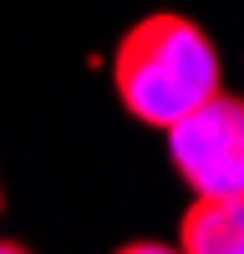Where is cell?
Here are the masks:
<instances>
[{
    "mask_svg": "<svg viewBox=\"0 0 244 254\" xmlns=\"http://www.w3.org/2000/svg\"><path fill=\"white\" fill-rule=\"evenodd\" d=\"M178 254H244V198H193L178 224Z\"/></svg>",
    "mask_w": 244,
    "mask_h": 254,
    "instance_id": "obj_3",
    "label": "cell"
},
{
    "mask_svg": "<svg viewBox=\"0 0 244 254\" xmlns=\"http://www.w3.org/2000/svg\"><path fill=\"white\" fill-rule=\"evenodd\" d=\"M168 163L193 198H244V97L219 92L168 132Z\"/></svg>",
    "mask_w": 244,
    "mask_h": 254,
    "instance_id": "obj_2",
    "label": "cell"
},
{
    "mask_svg": "<svg viewBox=\"0 0 244 254\" xmlns=\"http://www.w3.org/2000/svg\"><path fill=\"white\" fill-rule=\"evenodd\" d=\"M0 208H5V188H0Z\"/></svg>",
    "mask_w": 244,
    "mask_h": 254,
    "instance_id": "obj_6",
    "label": "cell"
},
{
    "mask_svg": "<svg viewBox=\"0 0 244 254\" xmlns=\"http://www.w3.org/2000/svg\"><path fill=\"white\" fill-rule=\"evenodd\" d=\"M0 254H36V249H26L20 239H0Z\"/></svg>",
    "mask_w": 244,
    "mask_h": 254,
    "instance_id": "obj_5",
    "label": "cell"
},
{
    "mask_svg": "<svg viewBox=\"0 0 244 254\" xmlns=\"http://www.w3.org/2000/svg\"><path fill=\"white\" fill-rule=\"evenodd\" d=\"M112 254H178V244H163V239H127V244H117Z\"/></svg>",
    "mask_w": 244,
    "mask_h": 254,
    "instance_id": "obj_4",
    "label": "cell"
},
{
    "mask_svg": "<svg viewBox=\"0 0 244 254\" xmlns=\"http://www.w3.org/2000/svg\"><path fill=\"white\" fill-rule=\"evenodd\" d=\"M112 92L142 127L168 132L193 107L224 92V61L214 36L178 10L132 20L112 46Z\"/></svg>",
    "mask_w": 244,
    "mask_h": 254,
    "instance_id": "obj_1",
    "label": "cell"
}]
</instances>
